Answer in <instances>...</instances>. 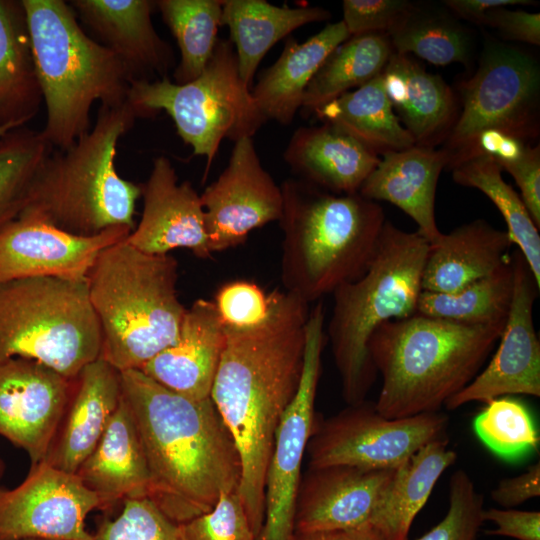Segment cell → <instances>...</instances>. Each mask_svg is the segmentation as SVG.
<instances>
[{
	"mask_svg": "<svg viewBox=\"0 0 540 540\" xmlns=\"http://www.w3.org/2000/svg\"><path fill=\"white\" fill-rule=\"evenodd\" d=\"M115 518L98 522L93 540H185L181 524L168 518L148 498L126 499Z\"/></svg>",
	"mask_w": 540,
	"mask_h": 540,
	"instance_id": "obj_41",
	"label": "cell"
},
{
	"mask_svg": "<svg viewBox=\"0 0 540 540\" xmlns=\"http://www.w3.org/2000/svg\"><path fill=\"white\" fill-rule=\"evenodd\" d=\"M69 5L119 58L130 83L168 76L174 54L153 26L155 1L72 0Z\"/></svg>",
	"mask_w": 540,
	"mask_h": 540,
	"instance_id": "obj_21",
	"label": "cell"
},
{
	"mask_svg": "<svg viewBox=\"0 0 540 540\" xmlns=\"http://www.w3.org/2000/svg\"><path fill=\"white\" fill-rule=\"evenodd\" d=\"M10 131H12V130L7 129V128H2V129H0V145H1V142H2V138H3L7 133H9Z\"/></svg>",
	"mask_w": 540,
	"mask_h": 540,
	"instance_id": "obj_54",
	"label": "cell"
},
{
	"mask_svg": "<svg viewBox=\"0 0 540 540\" xmlns=\"http://www.w3.org/2000/svg\"><path fill=\"white\" fill-rule=\"evenodd\" d=\"M335 540H383L369 524L335 533Z\"/></svg>",
	"mask_w": 540,
	"mask_h": 540,
	"instance_id": "obj_52",
	"label": "cell"
},
{
	"mask_svg": "<svg viewBox=\"0 0 540 540\" xmlns=\"http://www.w3.org/2000/svg\"><path fill=\"white\" fill-rule=\"evenodd\" d=\"M86 280L30 277L0 284V361H37L68 379L101 355Z\"/></svg>",
	"mask_w": 540,
	"mask_h": 540,
	"instance_id": "obj_9",
	"label": "cell"
},
{
	"mask_svg": "<svg viewBox=\"0 0 540 540\" xmlns=\"http://www.w3.org/2000/svg\"><path fill=\"white\" fill-rule=\"evenodd\" d=\"M313 115L344 130L378 155L415 145L392 109L381 74L321 106Z\"/></svg>",
	"mask_w": 540,
	"mask_h": 540,
	"instance_id": "obj_33",
	"label": "cell"
},
{
	"mask_svg": "<svg viewBox=\"0 0 540 540\" xmlns=\"http://www.w3.org/2000/svg\"><path fill=\"white\" fill-rule=\"evenodd\" d=\"M428 250L418 231L386 220L365 273L332 293L327 333L348 405L365 401L378 375L368 350L374 331L416 313Z\"/></svg>",
	"mask_w": 540,
	"mask_h": 540,
	"instance_id": "obj_8",
	"label": "cell"
},
{
	"mask_svg": "<svg viewBox=\"0 0 540 540\" xmlns=\"http://www.w3.org/2000/svg\"><path fill=\"white\" fill-rule=\"evenodd\" d=\"M511 259L513 296L497 350L475 378L445 403L448 410L510 395L540 397V342L533 322L540 286L519 250Z\"/></svg>",
	"mask_w": 540,
	"mask_h": 540,
	"instance_id": "obj_16",
	"label": "cell"
},
{
	"mask_svg": "<svg viewBox=\"0 0 540 540\" xmlns=\"http://www.w3.org/2000/svg\"><path fill=\"white\" fill-rule=\"evenodd\" d=\"M141 186L142 216L125 241L147 254L163 255L185 248L198 258H209L212 252L204 209L191 182L179 183L171 161L158 156Z\"/></svg>",
	"mask_w": 540,
	"mask_h": 540,
	"instance_id": "obj_19",
	"label": "cell"
},
{
	"mask_svg": "<svg viewBox=\"0 0 540 540\" xmlns=\"http://www.w3.org/2000/svg\"><path fill=\"white\" fill-rule=\"evenodd\" d=\"M68 379L33 360L0 361V435L43 461L73 389Z\"/></svg>",
	"mask_w": 540,
	"mask_h": 540,
	"instance_id": "obj_17",
	"label": "cell"
},
{
	"mask_svg": "<svg viewBox=\"0 0 540 540\" xmlns=\"http://www.w3.org/2000/svg\"><path fill=\"white\" fill-rule=\"evenodd\" d=\"M122 396L121 372L103 358L87 364L73 389L43 461L75 474L94 449Z\"/></svg>",
	"mask_w": 540,
	"mask_h": 540,
	"instance_id": "obj_23",
	"label": "cell"
},
{
	"mask_svg": "<svg viewBox=\"0 0 540 540\" xmlns=\"http://www.w3.org/2000/svg\"><path fill=\"white\" fill-rule=\"evenodd\" d=\"M535 5L530 0H446L444 5L456 16L483 25L487 13L495 8L514 5Z\"/></svg>",
	"mask_w": 540,
	"mask_h": 540,
	"instance_id": "obj_51",
	"label": "cell"
},
{
	"mask_svg": "<svg viewBox=\"0 0 540 540\" xmlns=\"http://www.w3.org/2000/svg\"><path fill=\"white\" fill-rule=\"evenodd\" d=\"M178 262L125 240L101 252L88 277L100 357L118 371L140 370L177 338L186 311L177 291Z\"/></svg>",
	"mask_w": 540,
	"mask_h": 540,
	"instance_id": "obj_7",
	"label": "cell"
},
{
	"mask_svg": "<svg viewBox=\"0 0 540 540\" xmlns=\"http://www.w3.org/2000/svg\"><path fill=\"white\" fill-rule=\"evenodd\" d=\"M336 532L295 533L294 540H335Z\"/></svg>",
	"mask_w": 540,
	"mask_h": 540,
	"instance_id": "obj_53",
	"label": "cell"
},
{
	"mask_svg": "<svg viewBox=\"0 0 540 540\" xmlns=\"http://www.w3.org/2000/svg\"><path fill=\"white\" fill-rule=\"evenodd\" d=\"M513 296L511 254L496 271L452 293L421 291L416 313L470 325H505Z\"/></svg>",
	"mask_w": 540,
	"mask_h": 540,
	"instance_id": "obj_35",
	"label": "cell"
},
{
	"mask_svg": "<svg viewBox=\"0 0 540 540\" xmlns=\"http://www.w3.org/2000/svg\"><path fill=\"white\" fill-rule=\"evenodd\" d=\"M322 302L310 309L297 392L276 430L265 478L264 522L257 540H294V514L304 453L315 427V398L325 344Z\"/></svg>",
	"mask_w": 540,
	"mask_h": 540,
	"instance_id": "obj_13",
	"label": "cell"
},
{
	"mask_svg": "<svg viewBox=\"0 0 540 540\" xmlns=\"http://www.w3.org/2000/svg\"><path fill=\"white\" fill-rule=\"evenodd\" d=\"M283 158L297 179L333 194L358 193L380 162L373 150L327 123L297 128Z\"/></svg>",
	"mask_w": 540,
	"mask_h": 540,
	"instance_id": "obj_25",
	"label": "cell"
},
{
	"mask_svg": "<svg viewBox=\"0 0 540 540\" xmlns=\"http://www.w3.org/2000/svg\"><path fill=\"white\" fill-rule=\"evenodd\" d=\"M128 102L139 117L165 111L193 154L203 156L208 171L224 139L236 142L267 122L240 78L230 40L218 39L213 55L196 79L176 84L163 77L130 83Z\"/></svg>",
	"mask_w": 540,
	"mask_h": 540,
	"instance_id": "obj_10",
	"label": "cell"
},
{
	"mask_svg": "<svg viewBox=\"0 0 540 540\" xmlns=\"http://www.w3.org/2000/svg\"><path fill=\"white\" fill-rule=\"evenodd\" d=\"M52 148L41 133L18 128L0 145V229L15 220L29 201L35 175Z\"/></svg>",
	"mask_w": 540,
	"mask_h": 540,
	"instance_id": "obj_39",
	"label": "cell"
},
{
	"mask_svg": "<svg viewBox=\"0 0 540 540\" xmlns=\"http://www.w3.org/2000/svg\"><path fill=\"white\" fill-rule=\"evenodd\" d=\"M75 474L99 498L102 510L126 499L148 498V464L123 395L100 440Z\"/></svg>",
	"mask_w": 540,
	"mask_h": 540,
	"instance_id": "obj_27",
	"label": "cell"
},
{
	"mask_svg": "<svg viewBox=\"0 0 540 540\" xmlns=\"http://www.w3.org/2000/svg\"><path fill=\"white\" fill-rule=\"evenodd\" d=\"M200 198L212 253L244 243L254 229L279 221L283 211L281 187L249 136L234 142L227 166Z\"/></svg>",
	"mask_w": 540,
	"mask_h": 540,
	"instance_id": "obj_15",
	"label": "cell"
},
{
	"mask_svg": "<svg viewBox=\"0 0 540 540\" xmlns=\"http://www.w3.org/2000/svg\"><path fill=\"white\" fill-rule=\"evenodd\" d=\"M521 191V199L540 229V146L529 145L521 158L505 165Z\"/></svg>",
	"mask_w": 540,
	"mask_h": 540,
	"instance_id": "obj_46",
	"label": "cell"
},
{
	"mask_svg": "<svg viewBox=\"0 0 540 540\" xmlns=\"http://www.w3.org/2000/svg\"><path fill=\"white\" fill-rule=\"evenodd\" d=\"M42 100L22 1L0 0V129L22 128Z\"/></svg>",
	"mask_w": 540,
	"mask_h": 540,
	"instance_id": "obj_32",
	"label": "cell"
},
{
	"mask_svg": "<svg viewBox=\"0 0 540 540\" xmlns=\"http://www.w3.org/2000/svg\"><path fill=\"white\" fill-rule=\"evenodd\" d=\"M224 344L214 302L199 298L186 308L176 340L140 370L178 394L209 398Z\"/></svg>",
	"mask_w": 540,
	"mask_h": 540,
	"instance_id": "obj_22",
	"label": "cell"
},
{
	"mask_svg": "<svg viewBox=\"0 0 540 540\" xmlns=\"http://www.w3.org/2000/svg\"><path fill=\"white\" fill-rule=\"evenodd\" d=\"M330 18V11L319 6L291 8L265 0H223L221 25L229 29L240 78L251 89L270 48L302 26Z\"/></svg>",
	"mask_w": 540,
	"mask_h": 540,
	"instance_id": "obj_30",
	"label": "cell"
},
{
	"mask_svg": "<svg viewBox=\"0 0 540 540\" xmlns=\"http://www.w3.org/2000/svg\"><path fill=\"white\" fill-rule=\"evenodd\" d=\"M387 33L350 36L326 58L308 84L300 108L307 117L321 106L380 75L393 53Z\"/></svg>",
	"mask_w": 540,
	"mask_h": 540,
	"instance_id": "obj_34",
	"label": "cell"
},
{
	"mask_svg": "<svg viewBox=\"0 0 540 540\" xmlns=\"http://www.w3.org/2000/svg\"><path fill=\"white\" fill-rule=\"evenodd\" d=\"M413 4L408 0H344L342 21L350 36L387 33Z\"/></svg>",
	"mask_w": 540,
	"mask_h": 540,
	"instance_id": "obj_45",
	"label": "cell"
},
{
	"mask_svg": "<svg viewBox=\"0 0 540 540\" xmlns=\"http://www.w3.org/2000/svg\"><path fill=\"white\" fill-rule=\"evenodd\" d=\"M455 183L478 189L497 207L507 224L512 244L527 262L540 286V235L521 197L502 177V167L492 157L477 155L451 169Z\"/></svg>",
	"mask_w": 540,
	"mask_h": 540,
	"instance_id": "obj_36",
	"label": "cell"
},
{
	"mask_svg": "<svg viewBox=\"0 0 540 540\" xmlns=\"http://www.w3.org/2000/svg\"><path fill=\"white\" fill-rule=\"evenodd\" d=\"M540 496V463L529 466L517 476L501 479L491 491V498L503 508H514Z\"/></svg>",
	"mask_w": 540,
	"mask_h": 540,
	"instance_id": "obj_50",
	"label": "cell"
},
{
	"mask_svg": "<svg viewBox=\"0 0 540 540\" xmlns=\"http://www.w3.org/2000/svg\"><path fill=\"white\" fill-rule=\"evenodd\" d=\"M457 459L447 436L433 440L395 470L390 485L368 522L383 540H407L417 514L444 471Z\"/></svg>",
	"mask_w": 540,
	"mask_h": 540,
	"instance_id": "obj_31",
	"label": "cell"
},
{
	"mask_svg": "<svg viewBox=\"0 0 540 540\" xmlns=\"http://www.w3.org/2000/svg\"><path fill=\"white\" fill-rule=\"evenodd\" d=\"M150 473L148 499L178 524L210 511L238 490L241 460L211 397L178 394L141 370L121 372Z\"/></svg>",
	"mask_w": 540,
	"mask_h": 540,
	"instance_id": "obj_2",
	"label": "cell"
},
{
	"mask_svg": "<svg viewBox=\"0 0 540 540\" xmlns=\"http://www.w3.org/2000/svg\"><path fill=\"white\" fill-rule=\"evenodd\" d=\"M213 302L223 326L248 328L268 316L271 296L254 282L235 280L221 285Z\"/></svg>",
	"mask_w": 540,
	"mask_h": 540,
	"instance_id": "obj_44",
	"label": "cell"
},
{
	"mask_svg": "<svg viewBox=\"0 0 540 540\" xmlns=\"http://www.w3.org/2000/svg\"><path fill=\"white\" fill-rule=\"evenodd\" d=\"M459 112L442 144L447 167L489 129L535 144L540 132V66L534 55L508 44L485 45L478 68L458 86Z\"/></svg>",
	"mask_w": 540,
	"mask_h": 540,
	"instance_id": "obj_11",
	"label": "cell"
},
{
	"mask_svg": "<svg viewBox=\"0 0 540 540\" xmlns=\"http://www.w3.org/2000/svg\"><path fill=\"white\" fill-rule=\"evenodd\" d=\"M155 2L180 51L173 82L188 83L201 75L213 55L219 39L223 0Z\"/></svg>",
	"mask_w": 540,
	"mask_h": 540,
	"instance_id": "obj_37",
	"label": "cell"
},
{
	"mask_svg": "<svg viewBox=\"0 0 540 540\" xmlns=\"http://www.w3.org/2000/svg\"><path fill=\"white\" fill-rule=\"evenodd\" d=\"M483 519L495 525L486 533L517 540H540V512L513 508L484 509Z\"/></svg>",
	"mask_w": 540,
	"mask_h": 540,
	"instance_id": "obj_49",
	"label": "cell"
},
{
	"mask_svg": "<svg viewBox=\"0 0 540 540\" xmlns=\"http://www.w3.org/2000/svg\"><path fill=\"white\" fill-rule=\"evenodd\" d=\"M473 428L482 443L503 459H517L539 446V434L528 409L509 396L486 403Z\"/></svg>",
	"mask_w": 540,
	"mask_h": 540,
	"instance_id": "obj_40",
	"label": "cell"
},
{
	"mask_svg": "<svg viewBox=\"0 0 540 540\" xmlns=\"http://www.w3.org/2000/svg\"><path fill=\"white\" fill-rule=\"evenodd\" d=\"M181 529L185 540H257L238 490L222 493L210 511Z\"/></svg>",
	"mask_w": 540,
	"mask_h": 540,
	"instance_id": "obj_43",
	"label": "cell"
},
{
	"mask_svg": "<svg viewBox=\"0 0 540 540\" xmlns=\"http://www.w3.org/2000/svg\"><path fill=\"white\" fill-rule=\"evenodd\" d=\"M483 25L496 29L505 40L540 45L538 12L495 8L487 13Z\"/></svg>",
	"mask_w": 540,
	"mask_h": 540,
	"instance_id": "obj_47",
	"label": "cell"
},
{
	"mask_svg": "<svg viewBox=\"0 0 540 540\" xmlns=\"http://www.w3.org/2000/svg\"><path fill=\"white\" fill-rule=\"evenodd\" d=\"M281 281L307 304L321 301L367 270L386 222L359 193L333 194L297 178L280 185Z\"/></svg>",
	"mask_w": 540,
	"mask_h": 540,
	"instance_id": "obj_4",
	"label": "cell"
},
{
	"mask_svg": "<svg viewBox=\"0 0 540 540\" xmlns=\"http://www.w3.org/2000/svg\"><path fill=\"white\" fill-rule=\"evenodd\" d=\"M350 37L342 20L299 43L288 37L278 59L263 70L251 95L266 121L290 125L305 90L326 58Z\"/></svg>",
	"mask_w": 540,
	"mask_h": 540,
	"instance_id": "obj_28",
	"label": "cell"
},
{
	"mask_svg": "<svg viewBox=\"0 0 540 540\" xmlns=\"http://www.w3.org/2000/svg\"><path fill=\"white\" fill-rule=\"evenodd\" d=\"M384 91L415 145L435 148L449 136L458 116L456 93L412 55L393 52L381 73Z\"/></svg>",
	"mask_w": 540,
	"mask_h": 540,
	"instance_id": "obj_24",
	"label": "cell"
},
{
	"mask_svg": "<svg viewBox=\"0 0 540 540\" xmlns=\"http://www.w3.org/2000/svg\"><path fill=\"white\" fill-rule=\"evenodd\" d=\"M137 118L128 100L115 107L101 105L92 130L43 161L20 215L81 237L114 227L133 230L142 186L122 178L115 159L120 138Z\"/></svg>",
	"mask_w": 540,
	"mask_h": 540,
	"instance_id": "obj_5",
	"label": "cell"
},
{
	"mask_svg": "<svg viewBox=\"0 0 540 540\" xmlns=\"http://www.w3.org/2000/svg\"><path fill=\"white\" fill-rule=\"evenodd\" d=\"M268 316L248 328L223 326L225 344L210 397L241 460L238 493L256 538L265 513V478L276 430L302 375L309 304L270 293Z\"/></svg>",
	"mask_w": 540,
	"mask_h": 540,
	"instance_id": "obj_1",
	"label": "cell"
},
{
	"mask_svg": "<svg viewBox=\"0 0 540 540\" xmlns=\"http://www.w3.org/2000/svg\"><path fill=\"white\" fill-rule=\"evenodd\" d=\"M393 51L416 55L435 65L467 64L471 37L449 14L413 6L387 32Z\"/></svg>",
	"mask_w": 540,
	"mask_h": 540,
	"instance_id": "obj_38",
	"label": "cell"
},
{
	"mask_svg": "<svg viewBox=\"0 0 540 540\" xmlns=\"http://www.w3.org/2000/svg\"><path fill=\"white\" fill-rule=\"evenodd\" d=\"M4 471H5V465H4V462L2 461V459H0V481H1L2 477H3Z\"/></svg>",
	"mask_w": 540,
	"mask_h": 540,
	"instance_id": "obj_55",
	"label": "cell"
},
{
	"mask_svg": "<svg viewBox=\"0 0 540 540\" xmlns=\"http://www.w3.org/2000/svg\"><path fill=\"white\" fill-rule=\"evenodd\" d=\"M512 241L506 230L477 219L453 229L429 245L422 290L456 292L490 275L509 258Z\"/></svg>",
	"mask_w": 540,
	"mask_h": 540,
	"instance_id": "obj_29",
	"label": "cell"
},
{
	"mask_svg": "<svg viewBox=\"0 0 540 540\" xmlns=\"http://www.w3.org/2000/svg\"><path fill=\"white\" fill-rule=\"evenodd\" d=\"M32 58L47 110L40 131L51 146L66 150L89 131L95 101L127 102L130 80L119 58L90 38L63 0H21Z\"/></svg>",
	"mask_w": 540,
	"mask_h": 540,
	"instance_id": "obj_6",
	"label": "cell"
},
{
	"mask_svg": "<svg viewBox=\"0 0 540 540\" xmlns=\"http://www.w3.org/2000/svg\"><path fill=\"white\" fill-rule=\"evenodd\" d=\"M96 509L99 498L76 474L41 461L17 487L0 488V540H93L85 521Z\"/></svg>",
	"mask_w": 540,
	"mask_h": 540,
	"instance_id": "obj_14",
	"label": "cell"
},
{
	"mask_svg": "<svg viewBox=\"0 0 540 540\" xmlns=\"http://www.w3.org/2000/svg\"><path fill=\"white\" fill-rule=\"evenodd\" d=\"M529 145L532 144L508 133L495 129L485 130L474 138L469 148L453 167L474 156L486 155L495 159L503 168L521 158Z\"/></svg>",
	"mask_w": 540,
	"mask_h": 540,
	"instance_id": "obj_48",
	"label": "cell"
},
{
	"mask_svg": "<svg viewBox=\"0 0 540 540\" xmlns=\"http://www.w3.org/2000/svg\"><path fill=\"white\" fill-rule=\"evenodd\" d=\"M448 496L443 519L417 540H477L484 523V497L466 471L451 475Z\"/></svg>",
	"mask_w": 540,
	"mask_h": 540,
	"instance_id": "obj_42",
	"label": "cell"
},
{
	"mask_svg": "<svg viewBox=\"0 0 540 540\" xmlns=\"http://www.w3.org/2000/svg\"><path fill=\"white\" fill-rule=\"evenodd\" d=\"M30 540H41V539H30Z\"/></svg>",
	"mask_w": 540,
	"mask_h": 540,
	"instance_id": "obj_56",
	"label": "cell"
},
{
	"mask_svg": "<svg viewBox=\"0 0 540 540\" xmlns=\"http://www.w3.org/2000/svg\"><path fill=\"white\" fill-rule=\"evenodd\" d=\"M395 470L343 465L309 468L298 490L295 533L339 532L368 523Z\"/></svg>",
	"mask_w": 540,
	"mask_h": 540,
	"instance_id": "obj_20",
	"label": "cell"
},
{
	"mask_svg": "<svg viewBox=\"0 0 540 540\" xmlns=\"http://www.w3.org/2000/svg\"><path fill=\"white\" fill-rule=\"evenodd\" d=\"M505 325H470L415 313L381 324L368 350L387 418L440 412L480 372Z\"/></svg>",
	"mask_w": 540,
	"mask_h": 540,
	"instance_id": "obj_3",
	"label": "cell"
},
{
	"mask_svg": "<svg viewBox=\"0 0 540 540\" xmlns=\"http://www.w3.org/2000/svg\"><path fill=\"white\" fill-rule=\"evenodd\" d=\"M445 413L387 418L363 401L315 423L307 445L309 468L351 466L392 470L429 442L446 436Z\"/></svg>",
	"mask_w": 540,
	"mask_h": 540,
	"instance_id": "obj_12",
	"label": "cell"
},
{
	"mask_svg": "<svg viewBox=\"0 0 540 540\" xmlns=\"http://www.w3.org/2000/svg\"><path fill=\"white\" fill-rule=\"evenodd\" d=\"M131 231L114 227L81 237L19 215L0 229V284L30 277L86 280L101 252L125 240Z\"/></svg>",
	"mask_w": 540,
	"mask_h": 540,
	"instance_id": "obj_18",
	"label": "cell"
},
{
	"mask_svg": "<svg viewBox=\"0 0 540 540\" xmlns=\"http://www.w3.org/2000/svg\"><path fill=\"white\" fill-rule=\"evenodd\" d=\"M382 156L358 193L395 205L413 219L429 245L435 243L443 234L436 224L435 195L439 176L447 167L446 153L414 145Z\"/></svg>",
	"mask_w": 540,
	"mask_h": 540,
	"instance_id": "obj_26",
	"label": "cell"
}]
</instances>
